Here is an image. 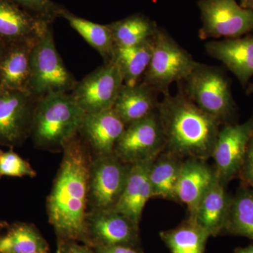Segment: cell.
<instances>
[{
    "label": "cell",
    "instance_id": "obj_25",
    "mask_svg": "<svg viewBox=\"0 0 253 253\" xmlns=\"http://www.w3.org/2000/svg\"><path fill=\"white\" fill-rule=\"evenodd\" d=\"M111 30L117 47H127L141 44L154 38L157 23L145 15L135 14L106 24Z\"/></svg>",
    "mask_w": 253,
    "mask_h": 253
},
{
    "label": "cell",
    "instance_id": "obj_33",
    "mask_svg": "<svg viewBox=\"0 0 253 253\" xmlns=\"http://www.w3.org/2000/svg\"><path fill=\"white\" fill-rule=\"evenodd\" d=\"M92 249L96 253H142L139 246H126V245L99 246Z\"/></svg>",
    "mask_w": 253,
    "mask_h": 253
},
{
    "label": "cell",
    "instance_id": "obj_15",
    "mask_svg": "<svg viewBox=\"0 0 253 253\" xmlns=\"http://www.w3.org/2000/svg\"><path fill=\"white\" fill-rule=\"evenodd\" d=\"M126 126L113 109L86 114L79 134L90 148L93 156L114 154Z\"/></svg>",
    "mask_w": 253,
    "mask_h": 253
},
{
    "label": "cell",
    "instance_id": "obj_40",
    "mask_svg": "<svg viewBox=\"0 0 253 253\" xmlns=\"http://www.w3.org/2000/svg\"><path fill=\"white\" fill-rule=\"evenodd\" d=\"M3 151H1V149H0V158H1V154H2Z\"/></svg>",
    "mask_w": 253,
    "mask_h": 253
},
{
    "label": "cell",
    "instance_id": "obj_35",
    "mask_svg": "<svg viewBox=\"0 0 253 253\" xmlns=\"http://www.w3.org/2000/svg\"><path fill=\"white\" fill-rule=\"evenodd\" d=\"M240 5L242 7L246 8V9L253 10V0H244V1H241Z\"/></svg>",
    "mask_w": 253,
    "mask_h": 253
},
{
    "label": "cell",
    "instance_id": "obj_41",
    "mask_svg": "<svg viewBox=\"0 0 253 253\" xmlns=\"http://www.w3.org/2000/svg\"><path fill=\"white\" fill-rule=\"evenodd\" d=\"M56 253H59V251H58L57 250H56Z\"/></svg>",
    "mask_w": 253,
    "mask_h": 253
},
{
    "label": "cell",
    "instance_id": "obj_30",
    "mask_svg": "<svg viewBox=\"0 0 253 253\" xmlns=\"http://www.w3.org/2000/svg\"><path fill=\"white\" fill-rule=\"evenodd\" d=\"M32 14L52 23L62 18L66 8L52 0H11Z\"/></svg>",
    "mask_w": 253,
    "mask_h": 253
},
{
    "label": "cell",
    "instance_id": "obj_21",
    "mask_svg": "<svg viewBox=\"0 0 253 253\" xmlns=\"http://www.w3.org/2000/svg\"><path fill=\"white\" fill-rule=\"evenodd\" d=\"M230 196H228L225 186L215 175L200 203L193 218L210 236L216 237L224 231L229 210Z\"/></svg>",
    "mask_w": 253,
    "mask_h": 253
},
{
    "label": "cell",
    "instance_id": "obj_7",
    "mask_svg": "<svg viewBox=\"0 0 253 253\" xmlns=\"http://www.w3.org/2000/svg\"><path fill=\"white\" fill-rule=\"evenodd\" d=\"M131 165L116 156H93L88 180V211L113 209L126 186Z\"/></svg>",
    "mask_w": 253,
    "mask_h": 253
},
{
    "label": "cell",
    "instance_id": "obj_8",
    "mask_svg": "<svg viewBox=\"0 0 253 253\" xmlns=\"http://www.w3.org/2000/svg\"><path fill=\"white\" fill-rule=\"evenodd\" d=\"M202 26L200 39L241 38L253 31V10L238 4L236 0H199Z\"/></svg>",
    "mask_w": 253,
    "mask_h": 253
},
{
    "label": "cell",
    "instance_id": "obj_16",
    "mask_svg": "<svg viewBox=\"0 0 253 253\" xmlns=\"http://www.w3.org/2000/svg\"><path fill=\"white\" fill-rule=\"evenodd\" d=\"M206 161L195 158L184 160L176 181V202L186 206L190 217H194L201 200L215 178L214 169Z\"/></svg>",
    "mask_w": 253,
    "mask_h": 253
},
{
    "label": "cell",
    "instance_id": "obj_10",
    "mask_svg": "<svg viewBox=\"0 0 253 253\" xmlns=\"http://www.w3.org/2000/svg\"><path fill=\"white\" fill-rule=\"evenodd\" d=\"M123 84L119 68L111 61L78 81L71 94L86 114H94L113 109Z\"/></svg>",
    "mask_w": 253,
    "mask_h": 253
},
{
    "label": "cell",
    "instance_id": "obj_11",
    "mask_svg": "<svg viewBox=\"0 0 253 253\" xmlns=\"http://www.w3.org/2000/svg\"><path fill=\"white\" fill-rule=\"evenodd\" d=\"M38 101L27 91L0 89V144L20 146L31 136Z\"/></svg>",
    "mask_w": 253,
    "mask_h": 253
},
{
    "label": "cell",
    "instance_id": "obj_27",
    "mask_svg": "<svg viewBox=\"0 0 253 253\" xmlns=\"http://www.w3.org/2000/svg\"><path fill=\"white\" fill-rule=\"evenodd\" d=\"M62 18L69 23L70 26L77 31L89 45L99 52L104 63L111 62L116 46L107 25L88 21L76 16L67 9L63 12Z\"/></svg>",
    "mask_w": 253,
    "mask_h": 253
},
{
    "label": "cell",
    "instance_id": "obj_9",
    "mask_svg": "<svg viewBox=\"0 0 253 253\" xmlns=\"http://www.w3.org/2000/svg\"><path fill=\"white\" fill-rule=\"evenodd\" d=\"M166 149V139L157 111L126 126L114 154L126 164L155 159Z\"/></svg>",
    "mask_w": 253,
    "mask_h": 253
},
{
    "label": "cell",
    "instance_id": "obj_17",
    "mask_svg": "<svg viewBox=\"0 0 253 253\" xmlns=\"http://www.w3.org/2000/svg\"><path fill=\"white\" fill-rule=\"evenodd\" d=\"M209 56L224 63L245 85L253 76V36L208 42Z\"/></svg>",
    "mask_w": 253,
    "mask_h": 253
},
{
    "label": "cell",
    "instance_id": "obj_19",
    "mask_svg": "<svg viewBox=\"0 0 253 253\" xmlns=\"http://www.w3.org/2000/svg\"><path fill=\"white\" fill-rule=\"evenodd\" d=\"M159 94L142 81L133 86L123 84L113 109L126 126L156 112Z\"/></svg>",
    "mask_w": 253,
    "mask_h": 253
},
{
    "label": "cell",
    "instance_id": "obj_29",
    "mask_svg": "<svg viewBox=\"0 0 253 253\" xmlns=\"http://www.w3.org/2000/svg\"><path fill=\"white\" fill-rule=\"evenodd\" d=\"M36 175V170L31 164L14 152L13 148L1 154L0 158V179L4 176L33 178Z\"/></svg>",
    "mask_w": 253,
    "mask_h": 253
},
{
    "label": "cell",
    "instance_id": "obj_37",
    "mask_svg": "<svg viewBox=\"0 0 253 253\" xmlns=\"http://www.w3.org/2000/svg\"><path fill=\"white\" fill-rule=\"evenodd\" d=\"M5 46H6L3 45V44H1V43H0V64H1V59H2L3 53H4Z\"/></svg>",
    "mask_w": 253,
    "mask_h": 253
},
{
    "label": "cell",
    "instance_id": "obj_32",
    "mask_svg": "<svg viewBox=\"0 0 253 253\" xmlns=\"http://www.w3.org/2000/svg\"><path fill=\"white\" fill-rule=\"evenodd\" d=\"M57 251L59 253H96L89 246L70 240L57 239Z\"/></svg>",
    "mask_w": 253,
    "mask_h": 253
},
{
    "label": "cell",
    "instance_id": "obj_12",
    "mask_svg": "<svg viewBox=\"0 0 253 253\" xmlns=\"http://www.w3.org/2000/svg\"><path fill=\"white\" fill-rule=\"evenodd\" d=\"M86 246H139V226L113 209L88 211L86 215Z\"/></svg>",
    "mask_w": 253,
    "mask_h": 253
},
{
    "label": "cell",
    "instance_id": "obj_36",
    "mask_svg": "<svg viewBox=\"0 0 253 253\" xmlns=\"http://www.w3.org/2000/svg\"><path fill=\"white\" fill-rule=\"evenodd\" d=\"M9 224H8L7 221L1 220L0 219V229H4V228L9 227Z\"/></svg>",
    "mask_w": 253,
    "mask_h": 253
},
{
    "label": "cell",
    "instance_id": "obj_43",
    "mask_svg": "<svg viewBox=\"0 0 253 253\" xmlns=\"http://www.w3.org/2000/svg\"></svg>",
    "mask_w": 253,
    "mask_h": 253
},
{
    "label": "cell",
    "instance_id": "obj_13",
    "mask_svg": "<svg viewBox=\"0 0 253 253\" xmlns=\"http://www.w3.org/2000/svg\"><path fill=\"white\" fill-rule=\"evenodd\" d=\"M253 134V119L243 124L226 125L219 130L212 158L214 174L224 186L239 175Z\"/></svg>",
    "mask_w": 253,
    "mask_h": 253
},
{
    "label": "cell",
    "instance_id": "obj_22",
    "mask_svg": "<svg viewBox=\"0 0 253 253\" xmlns=\"http://www.w3.org/2000/svg\"><path fill=\"white\" fill-rule=\"evenodd\" d=\"M154 36L137 45L116 46L111 61L119 68L125 84L133 86L141 82L152 57Z\"/></svg>",
    "mask_w": 253,
    "mask_h": 253
},
{
    "label": "cell",
    "instance_id": "obj_4",
    "mask_svg": "<svg viewBox=\"0 0 253 253\" xmlns=\"http://www.w3.org/2000/svg\"><path fill=\"white\" fill-rule=\"evenodd\" d=\"M77 83L58 52L51 25L32 51L28 91L39 99L51 94L71 93Z\"/></svg>",
    "mask_w": 253,
    "mask_h": 253
},
{
    "label": "cell",
    "instance_id": "obj_14",
    "mask_svg": "<svg viewBox=\"0 0 253 253\" xmlns=\"http://www.w3.org/2000/svg\"><path fill=\"white\" fill-rule=\"evenodd\" d=\"M51 25L11 0H0V43L3 45L37 42Z\"/></svg>",
    "mask_w": 253,
    "mask_h": 253
},
{
    "label": "cell",
    "instance_id": "obj_2",
    "mask_svg": "<svg viewBox=\"0 0 253 253\" xmlns=\"http://www.w3.org/2000/svg\"><path fill=\"white\" fill-rule=\"evenodd\" d=\"M157 112L166 139L165 151L182 159L212 158L221 123L193 103L179 84L176 95L163 96Z\"/></svg>",
    "mask_w": 253,
    "mask_h": 253
},
{
    "label": "cell",
    "instance_id": "obj_28",
    "mask_svg": "<svg viewBox=\"0 0 253 253\" xmlns=\"http://www.w3.org/2000/svg\"><path fill=\"white\" fill-rule=\"evenodd\" d=\"M0 236V253H31L49 251V246L33 224L17 222L9 225Z\"/></svg>",
    "mask_w": 253,
    "mask_h": 253
},
{
    "label": "cell",
    "instance_id": "obj_5",
    "mask_svg": "<svg viewBox=\"0 0 253 253\" xmlns=\"http://www.w3.org/2000/svg\"><path fill=\"white\" fill-rule=\"evenodd\" d=\"M179 84L193 103L221 124L229 122L234 116L230 85L219 68L199 62Z\"/></svg>",
    "mask_w": 253,
    "mask_h": 253
},
{
    "label": "cell",
    "instance_id": "obj_31",
    "mask_svg": "<svg viewBox=\"0 0 253 253\" xmlns=\"http://www.w3.org/2000/svg\"><path fill=\"white\" fill-rule=\"evenodd\" d=\"M239 176L245 184L253 189V134L248 143Z\"/></svg>",
    "mask_w": 253,
    "mask_h": 253
},
{
    "label": "cell",
    "instance_id": "obj_23",
    "mask_svg": "<svg viewBox=\"0 0 253 253\" xmlns=\"http://www.w3.org/2000/svg\"><path fill=\"white\" fill-rule=\"evenodd\" d=\"M184 159L163 151L155 158L149 172L152 199L176 201L175 186Z\"/></svg>",
    "mask_w": 253,
    "mask_h": 253
},
{
    "label": "cell",
    "instance_id": "obj_38",
    "mask_svg": "<svg viewBox=\"0 0 253 253\" xmlns=\"http://www.w3.org/2000/svg\"><path fill=\"white\" fill-rule=\"evenodd\" d=\"M247 93L249 94H253V83L248 88Z\"/></svg>",
    "mask_w": 253,
    "mask_h": 253
},
{
    "label": "cell",
    "instance_id": "obj_3",
    "mask_svg": "<svg viewBox=\"0 0 253 253\" xmlns=\"http://www.w3.org/2000/svg\"><path fill=\"white\" fill-rule=\"evenodd\" d=\"M86 113L71 93L51 94L37 102L31 137L38 149L62 151L79 134Z\"/></svg>",
    "mask_w": 253,
    "mask_h": 253
},
{
    "label": "cell",
    "instance_id": "obj_20",
    "mask_svg": "<svg viewBox=\"0 0 253 253\" xmlns=\"http://www.w3.org/2000/svg\"><path fill=\"white\" fill-rule=\"evenodd\" d=\"M36 42L17 43L5 46L0 64V89L28 91L31 53Z\"/></svg>",
    "mask_w": 253,
    "mask_h": 253
},
{
    "label": "cell",
    "instance_id": "obj_24",
    "mask_svg": "<svg viewBox=\"0 0 253 253\" xmlns=\"http://www.w3.org/2000/svg\"><path fill=\"white\" fill-rule=\"evenodd\" d=\"M160 237L172 253H204L211 236L189 217L174 229L161 231Z\"/></svg>",
    "mask_w": 253,
    "mask_h": 253
},
{
    "label": "cell",
    "instance_id": "obj_26",
    "mask_svg": "<svg viewBox=\"0 0 253 253\" xmlns=\"http://www.w3.org/2000/svg\"><path fill=\"white\" fill-rule=\"evenodd\" d=\"M223 233L253 240V189L244 186L230 197Z\"/></svg>",
    "mask_w": 253,
    "mask_h": 253
},
{
    "label": "cell",
    "instance_id": "obj_34",
    "mask_svg": "<svg viewBox=\"0 0 253 253\" xmlns=\"http://www.w3.org/2000/svg\"><path fill=\"white\" fill-rule=\"evenodd\" d=\"M234 253H253V245L246 248H237Z\"/></svg>",
    "mask_w": 253,
    "mask_h": 253
},
{
    "label": "cell",
    "instance_id": "obj_18",
    "mask_svg": "<svg viewBox=\"0 0 253 253\" xmlns=\"http://www.w3.org/2000/svg\"><path fill=\"white\" fill-rule=\"evenodd\" d=\"M154 159L131 165L126 186L114 211L122 213L139 226L146 203L151 197L149 172Z\"/></svg>",
    "mask_w": 253,
    "mask_h": 253
},
{
    "label": "cell",
    "instance_id": "obj_1",
    "mask_svg": "<svg viewBox=\"0 0 253 253\" xmlns=\"http://www.w3.org/2000/svg\"><path fill=\"white\" fill-rule=\"evenodd\" d=\"M46 211L57 239L85 244L88 180L92 153L79 134L65 145Z\"/></svg>",
    "mask_w": 253,
    "mask_h": 253
},
{
    "label": "cell",
    "instance_id": "obj_39",
    "mask_svg": "<svg viewBox=\"0 0 253 253\" xmlns=\"http://www.w3.org/2000/svg\"><path fill=\"white\" fill-rule=\"evenodd\" d=\"M31 253H49V251H36V252H33Z\"/></svg>",
    "mask_w": 253,
    "mask_h": 253
},
{
    "label": "cell",
    "instance_id": "obj_42",
    "mask_svg": "<svg viewBox=\"0 0 253 253\" xmlns=\"http://www.w3.org/2000/svg\"><path fill=\"white\" fill-rule=\"evenodd\" d=\"M244 1V0H240V2H241V1Z\"/></svg>",
    "mask_w": 253,
    "mask_h": 253
},
{
    "label": "cell",
    "instance_id": "obj_6",
    "mask_svg": "<svg viewBox=\"0 0 253 253\" xmlns=\"http://www.w3.org/2000/svg\"><path fill=\"white\" fill-rule=\"evenodd\" d=\"M198 63L166 30L158 28L151 62L141 81L167 96L172 83L184 81Z\"/></svg>",
    "mask_w": 253,
    "mask_h": 253
}]
</instances>
